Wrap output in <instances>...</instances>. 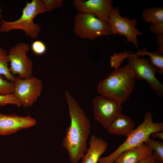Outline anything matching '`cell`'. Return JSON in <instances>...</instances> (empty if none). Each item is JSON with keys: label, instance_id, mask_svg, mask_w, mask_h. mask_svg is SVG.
I'll return each mask as SVG.
<instances>
[{"label": "cell", "instance_id": "1", "mask_svg": "<svg viewBox=\"0 0 163 163\" xmlns=\"http://www.w3.org/2000/svg\"><path fill=\"white\" fill-rule=\"evenodd\" d=\"M66 98L70 119L62 145L68 154L72 163H78L88 149L87 140L90 133L89 120L84 111L69 93L66 91Z\"/></svg>", "mask_w": 163, "mask_h": 163}, {"label": "cell", "instance_id": "2", "mask_svg": "<svg viewBox=\"0 0 163 163\" xmlns=\"http://www.w3.org/2000/svg\"><path fill=\"white\" fill-rule=\"evenodd\" d=\"M135 79L131 67L128 64L114 69L100 81L97 91L101 95L121 104L124 103L133 92Z\"/></svg>", "mask_w": 163, "mask_h": 163}, {"label": "cell", "instance_id": "3", "mask_svg": "<svg viewBox=\"0 0 163 163\" xmlns=\"http://www.w3.org/2000/svg\"><path fill=\"white\" fill-rule=\"evenodd\" d=\"M163 131V122H154L152 113L148 111L145 115L143 122L126 136L125 141L110 154L100 157L98 163H114L123 152L145 143L152 133Z\"/></svg>", "mask_w": 163, "mask_h": 163}, {"label": "cell", "instance_id": "4", "mask_svg": "<svg viewBox=\"0 0 163 163\" xmlns=\"http://www.w3.org/2000/svg\"><path fill=\"white\" fill-rule=\"evenodd\" d=\"M47 11L42 0H33L30 2L27 1L21 17L15 21L8 22L5 21L0 12V33L20 30L24 31L27 37L35 39L38 36L41 29L38 24L34 22V19L37 15Z\"/></svg>", "mask_w": 163, "mask_h": 163}, {"label": "cell", "instance_id": "5", "mask_svg": "<svg viewBox=\"0 0 163 163\" xmlns=\"http://www.w3.org/2000/svg\"><path fill=\"white\" fill-rule=\"evenodd\" d=\"M73 31L78 37L89 40L111 35L108 23L93 14L80 12L75 16Z\"/></svg>", "mask_w": 163, "mask_h": 163}, {"label": "cell", "instance_id": "6", "mask_svg": "<svg viewBox=\"0 0 163 163\" xmlns=\"http://www.w3.org/2000/svg\"><path fill=\"white\" fill-rule=\"evenodd\" d=\"M139 57L129 52L127 58L135 79L145 81L156 93L163 97V85L155 76L157 69L149 63V59Z\"/></svg>", "mask_w": 163, "mask_h": 163}, {"label": "cell", "instance_id": "7", "mask_svg": "<svg viewBox=\"0 0 163 163\" xmlns=\"http://www.w3.org/2000/svg\"><path fill=\"white\" fill-rule=\"evenodd\" d=\"M29 46L23 42L17 43L8 53L10 63L9 70L13 75L24 79L32 76L33 61L27 55Z\"/></svg>", "mask_w": 163, "mask_h": 163}, {"label": "cell", "instance_id": "8", "mask_svg": "<svg viewBox=\"0 0 163 163\" xmlns=\"http://www.w3.org/2000/svg\"><path fill=\"white\" fill-rule=\"evenodd\" d=\"M42 87L41 81L34 76L24 79L16 78L13 94L19 100L21 106L27 108L37 100Z\"/></svg>", "mask_w": 163, "mask_h": 163}, {"label": "cell", "instance_id": "9", "mask_svg": "<svg viewBox=\"0 0 163 163\" xmlns=\"http://www.w3.org/2000/svg\"><path fill=\"white\" fill-rule=\"evenodd\" d=\"M107 23L111 34L124 36L126 37L127 42H131L137 48H139L137 37L143 34L136 28L137 24L135 19H131L127 16L122 17L120 14L119 8L116 7L114 8L110 15Z\"/></svg>", "mask_w": 163, "mask_h": 163}, {"label": "cell", "instance_id": "10", "mask_svg": "<svg viewBox=\"0 0 163 163\" xmlns=\"http://www.w3.org/2000/svg\"><path fill=\"white\" fill-rule=\"evenodd\" d=\"M92 104L95 120L106 129L122 110L120 103L101 95L94 98Z\"/></svg>", "mask_w": 163, "mask_h": 163}, {"label": "cell", "instance_id": "11", "mask_svg": "<svg viewBox=\"0 0 163 163\" xmlns=\"http://www.w3.org/2000/svg\"><path fill=\"white\" fill-rule=\"evenodd\" d=\"M37 123L36 120L29 114L23 117L16 113H0V136L15 133L21 129L33 127Z\"/></svg>", "mask_w": 163, "mask_h": 163}, {"label": "cell", "instance_id": "12", "mask_svg": "<svg viewBox=\"0 0 163 163\" xmlns=\"http://www.w3.org/2000/svg\"><path fill=\"white\" fill-rule=\"evenodd\" d=\"M73 4L79 12L93 14L107 23L114 9L110 0H75Z\"/></svg>", "mask_w": 163, "mask_h": 163}, {"label": "cell", "instance_id": "13", "mask_svg": "<svg viewBox=\"0 0 163 163\" xmlns=\"http://www.w3.org/2000/svg\"><path fill=\"white\" fill-rule=\"evenodd\" d=\"M108 147L107 143L102 138L91 135L89 147L82 158L81 163H97L100 156Z\"/></svg>", "mask_w": 163, "mask_h": 163}, {"label": "cell", "instance_id": "14", "mask_svg": "<svg viewBox=\"0 0 163 163\" xmlns=\"http://www.w3.org/2000/svg\"><path fill=\"white\" fill-rule=\"evenodd\" d=\"M152 153V150L143 143L123 152L114 163H138Z\"/></svg>", "mask_w": 163, "mask_h": 163}, {"label": "cell", "instance_id": "15", "mask_svg": "<svg viewBox=\"0 0 163 163\" xmlns=\"http://www.w3.org/2000/svg\"><path fill=\"white\" fill-rule=\"evenodd\" d=\"M135 123L131 118L121 113L106 130L110 134L127 136L135 128Z\"/></svg>", "mask_w": 163, "mask_h": 163}, {"label": "cell", "instance_id": "16", "mask_svg": "<svg viewBox=\"0 0 163 163\" xmlns=\"http://www.w3.org/2000/svg\"><path fill=\"white\" fill-rule=\"evenodd\" d=\"M142 18L144 21L152 24L163 22V8L160 6L144 9Z\"/></svg>", "mask_w": 163, "mask_h": 163}, {"label": "cell", "instance_id": "17", "mask_svg": "<svg viewBox=\"0 0 163 163\" xmlns=\"http://www.w3.org/2000/svg\"><path fill=\"white\" fill-rule=\"evenodd\" d=\"M139 56L147 55L149 57V63L157 69V72L163 74V56L157 51L152 52L147 51L145 48L140 50L135 53Z\"/></svg>", "mask_w": 163, "mask_h": 163}, {"label": "cell", "instance_id": "18", "mask_svg": "<svg viewBox=\"0 0 163 163\" xmlns=\"http://www.w3.org/2000/svg\"><path fill=\"white\" fill-rule=\"evenodd\" d=\"M9 60L8 52L0 47V74L10 81L14 82L16 78L9 71Z\"/></svg>", "mask_w": 163, "mask_h": 163}, {"label": "cell", "instance_id": "19", "mask_svg": "<svg viewBox=\"0 0 163 163\" xmlns=\"http://www.w3.org/2000/svg\"><path fill=\"white\" fill-rule=\"evenodd\" d=\"M145 144L154 152L152 154L158 163H163V142L149 137Z\"/></svg>", "mask_w": 163, "mask_h": 163}, {"label": "cell", "instance_id": "20", "mask_svg": "<svg viewBox=\"0 0 163 163\" xmlns=\"http://www.w3.org/2000/svg\"><path fill=\"white\" fill-rule=\"evenodd\" d=\"M4 78L3 75L0 74V95L13 94L14 82L8 81Z\"/></svg>", "mask_w": 163, "mask_h": 163}, {"label": "cell", "instance_id": "21", "mask_svg": "<svg viewBox=\"0 0 163 163\" xmlns=\"http://www.w3.org/2000/svg\"><path fill=\"white\" fill-rule=\"evenodd\" d=\"M129 52H121L119 54L115 53L110 57V66L114 69L120 67L121 62L129 56Z\"/></svg>", "mask_w": 163, "mask_h": 163}, {"label": "cell", "instance_id": "22", "mask_svg": "<svg viewBox=\"0 0 163 163\" xmlns=\"http://www.w3.org/2000/svg\"><path fill=\"white\" fill-rule=\"evenodd\" d=\"M12 104L19 107L21 106L19 100L13 94L0 95V107Z\"/></svg>", "mask_w": 163, "mask_h": 163}, {"label": "cell", "instance_id": "23", "mask_svg": "<svg viewBox=\"0 0 163 163\" xmlns=\"http://www.w3.org/2000/svg\"><path fill=\"white\" fill-rule=\"evenodd\" d=\"M31 49L35 54L40 55L43 54L46 50V47L43 42L40 40H36L31 44Z\"/></svg>", "mask_w": 163, "mask_h": 163}, {"label": "cell", "instance_id": "24", "mask_svg": "<svg viewBox=\"0 0 163 163\" xmlns=\"http://www.w3.org/2000/svg\"><path fill=\"white\" fill-rule=\"evenodd\" d=\"M47 9L50 11L53 9L58 8L62 5V0H42Z\"/></svg>", "mask_w": 163, "mask_h": 163}, {"label": "cell", "instance_id": "25", "mask_svg": "<svg viewBox=\"0 0 163 163\" xmlns=\"http://www.w3.org/2000/svg\"><path fill=\"white\" fill-rule=\"evenodd\" d=\"M150 31L157 34H163V22L155 24H152L150 27Z\"/></svg>", "mask_w": 163, "mask_h": 163}, {"label": "cell", "instance_id": "26", "mask_svg": "<svg viewBox=\"0 0 163 163\" xmlns=\"http://www.w3.org/2000/svg\"><path fill=\"white\" fill-rule=\"evenodd\" d=\"M156 40L159 46L157 50L159 53H163V34H157L156 36Z\"/></svg>", "mask_w": 163, "mask_h": 163}, {"label": "cell", "instance_id": "27", "mask_svg": "<svg viewBox=\"0 0 163 163\" xmlns=\"http://www.w3.org/2000/svg\"><path fill=\"white\" fill-rule=\"evenodd\" d=\"M152 154L149 155L138 163H157Z\"/></svg>", "mask_w": 163, "mask_h": 163}, {"label": "cell", "instance_id": "28", "mask_svg": "<svg viewBox=\"0 0 163 163\" xmlns=\"http://www.w3.org/2000/svg\"><path fill=\"white\" fill-rule=\"evenodd\" d=\"M151 135L153 138H158L162 140H163V131L155 132L152 133Z\"/></svg>", "mask_w": 163, "mask_h": 163}, {"label": "cell", "instance_id": "29", "mask_svg": "<svg viewBox=\"0 0 163 163\" xmlns=\"http://www.w3.org/2000/svg\"></svg>", "mask_w": 163, "mask_h": 163}, {"label": "cell", "instance_id": "30", "mask_svg": "<svg viewBox=\"0 0 163 163\" xmlns=\"http://www.w3.org/2000/svg\"></svg>", "mask_w": 163, "mask_h": 163}]
</instances>
